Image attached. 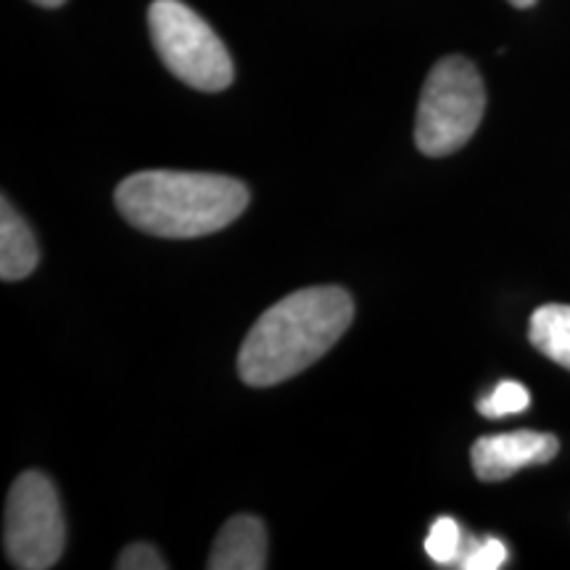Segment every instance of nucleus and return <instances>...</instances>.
Listing matches in <instances>:
<instances>
[{"mask_svg":"<svg viewBox=\"0 0 570 570\" xmlns=\"http://www.w3.org/2000/svg\"><path fill=\"white\" fill-rule=\"evenodd\" d=\"M38 267V244L30 225L13 209L9 198L0 204V277L6 283L24 281Z\"/></svg>","mask_w":570,"mask_h":570,"instance_id":"6e6552de","label":"nucleus"},{"mask_svg":"<svg viewBox=\"0 0 570 570\" xmlns=\"http://www.w3.org/2000/svg\"><path fill=\"white\" fill-rule=\"evenodd\" d=\"M508 562V547L494 537L487 539H473L468 537L465 550H462V558L458 568L462 570H499Z\"/></svg>","mask_w":570,"mask_h":570,"instance_id":"f8f14e48","label":"nucleus"},{"mask_svg":"<svg viewBox=\"0 0 570 570\" xmlns=\"http://www.w3.org/2000/svg\"><path fill=\"white\" fill-rule=\"evenodd\" d=\"M515 9H531V6H537V0H510Z\"/></svg>","mask_w":570,"mask_h":570,"instance_id":"2eb2a0df","label":"nucleus"},{"mask_svg":"<svg viewBox=\"0 0 570 570\" xmlns=\"http://www.w3.org/2000/svg\"><path fill=\"white\" fill-rule=\"evenodd\" d=\"M352 317V296L336 285H317L285 296L256 320L240 346V381L267 389L298 375L344 336Z\"/></svg>","mask_w":570,"mask_h":570,"instance_id":"f257e3e1","label":"nucleus"},{"mask_svg":"<svg viewBox=\"0 0 570 570\" xmlns=\"http://www.w3.org/2000/svg\"><path fill=\"white\" fill-rule=\"evenodd\" d=\"M558 449L560 441L552 433L510 431L475 441L470 460H473V470L481 481H504L518 470L554 460Z\"/></svg>","mask_w":570,"mask_h":570,"instance_id":"423d86ee","label":"nucleus"},{"mask_svg":"<svg viewBox=\"0 0 570 570\" xmlns=\"http://www.w3.org/2000/svg\"><path fill=\"white\" fill-rule=\"evenodd\" d=\"M487 90L473 61L446 56L431 69L420 92L415 140L425 156H449L460 151L479 130Z\"/></svg>","mask_w":570,"mask_h":570,"instance_id":"7ed1b4c3","label":"nucleus"},{"mask_svg":"<svg viewBox=\"0 0 570 570\" xmlns=\"http://www.w3.org/2000/svg\"><path fill=\"white\" fill-rule=\"evenodd\" d=\"M117 568L122 570H164L167 562L159 552L154 550L151 544H130L127 550L119 554Z\"/></svg>","mask_w":570,"mask_h":570,"instance_id":"ddd939ff","label":"nucleus"},{"mask_svg":"<svg viewBox=\"0 0 570 570\" xmlns=\"http://www.w3.org/2000/svg\"><path fill=\"white\" fill-rule=\"evenodd\" d=\"M32 3L42 6V9H59V6H63V0H32Z\"/></svg>","mask_w":570,"mask_h":570,"instance_id":"4468645a","label":"nucleus"},{"mask_svg":"<svg viewBox=\"0 0 570 570\" xmlns=\"http://www.w3.org/2000/svg\"><path fill=\"white\" fill-rule=\"evenodd\" d=\"M212 570L267 568V531L259 518L235 515L227 520L209 554Z\"/></svg>","mask_w":570,"mask_h":570,"instance_id":"0eeeda50","label":"nucleus"},{"mask_svg":"<svg viewBox=\"0 0 570 570\" xmlns=\"http://www.w3.org/2000/svg\"><path fill=\"white\" fill-rule=\"evenodd\" d=\"M465 541H468V537H465V531L460 529L458 520L444 515L431 525V531H428L425 552H428V558L436 562V566L458 568L462 550H465Z\"/></svg>","mask_w":570,"mask_h":570,"instance_id":"9d476101","label":"nucleus"},{"mask_svg":"<svg viewBox=\"0 0 570 570\" xmlns=\"http://www.w3.org/2000/svg\"><path fill=\"white\" fill-rule=\"evenodd\" d=\"M529 338L541 354L570 370V306L544 304L531 315Z\"/></svg>","mask_w":570,"mask_h":570,"instance_id":"1a4fd4ad","label":"nucleus"},{"mask_svg":"<svg viewBox=\"0 0 570 570\" xmlns=\"http://www.w3.org/2000/svg\"><path fill=\"white\" fill-rule=\"evenodd\" d=\"M3 544L13 568L46 570L59 562L67 544V523L59 494L42 473H21L11 487Z\"/></svg>","mask_w":570,"mask_h":570,"instance_id":"39448f33","label":"nucleus"},{"mask_svg":"<svg viewBox=\"0 0 570 570\" xmlns=\"http://www.w3.org/2000/svg\"><path fill=\"white\" fill-rule=\"evenodd\" d=\"M244 183L206 173L130 175L117 188V209L132 227L159 238H198L227 227L244 214Z\"/></svg>","mask_w":570,"mask_h":570,"instance_id":"f03ea898","label":"nucleus"},{"mask_svg":"<svg viewBox=\"0 0 570 570\" xmlns=\"http://www.w3.org/2000/svg\"><path fill=\"white\" fill-rule=\"evenodd\" d=\"M148 30L156 53L177 80L204 92H219L233 82V59L225 42L180 0H154Z\"/></svg>","mask_w":570,"mask_h":570,"instance_id":"20e7f679","label":"nucleus"},{"mask_svg":"<svg viewBox=\"0 0 570 570\" xmlns=\"http://www.w3.org/2000/svg\"><path fill=\"white\" fill-rule=\"evenodd\" d=\"M531 394L523 383L515 381H502L499 386L491 391L489 396H483L479 402V412L483 417L497 420V417H510L520 415V412L529 410Z\"/></svg>","mask_w":570,"mask_h":570,"instance_id":"9b49d317","label":"nucleus"}]
</instances>
